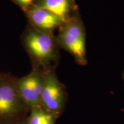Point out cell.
<instances>
[{
    "instance_id": "obj_4",
    "label": "cell",
    "mask_w": 124,
    "mask_h": 124,
    "mask_svg": "<svg viewBox=\"0 0 124 124\" xmlns=\"http://www.w3.org/2000/svg\"><path fill=\"white\" fill-rule=\"evenodd\" d=\"M25 44L32 56L41 63H48L55 56V41L46 32L31 30L25 38Z\"/></svg>"
},
{
    "instance_id": "obj_10",
    "label": "cell",
    "mask_w": 124,
    "mask_h": 124,
    "mask_svg": "<svg viewBox=\"0 0 124 124\" xmlns=\"http://www.w3.org/2000/svg\"><path fill=\"white\" fill-rule=\"evenodd\" d=\"M11 124H27L25 121V120H21V121H19L14 122V123H12Z\"/></svg>"
},
{
    "instance_id": "obj_3",
    "label": "cell",
    "mask_w": 124,
    "mask_h": 124,
    "mask_svg": "<svg viewBox=\"0 0 124 124\" xmlns=\"http://www.w3.org/2000/svg\"><path fill=\"white\" fill-rule=\"evenodd\" d=\"M66 102L64 86L59 80L55 71L52 70L44 71V83L40 105L59 118L64 111Z\"/></svg>"
},
{
    "instance_id": "obj_7",
    "label": "cell",
    "mask_w": 124,
    "mask_h": 124,
    "mask_svg": "<svg viewBox=\"0 0 124 124\" xmlns=\"http://www.w3.org/2000/svg\"><path fill=\"white\" fill-rule=\"evenodd\" d=\"M35 7L46 9L65 23L74 7V0H39Z\"/></svg>"
},
{
    "instance_id": "obj_8",
    "label": "cell",
    "mask_w": 124,
    "mask_h": 124,
    "mask_svg": "<svg viewBox=\"0 0 124 124\" xmlns=\"http://www.w3.org/2000/svg\"><path fill=\"white\" fill-rule=\"evenodd\" d=\"M58 118L41 105L32 107L26 118L27 124H55Z\"/></svg>"
},
{
    "instance_id": "obj_11",
    "label": "cell",
    "mask_w": 124,
    "mask_h": 124,
    "mask_svg": "<svg viewBox=\"0 0 124 124\" xmlns=\"http://www.w3.org/2000/svg\"><path fill=\"white\" fill-rule=\"evenodd\" d=\"M123 78H124V74H123Z\"/></svg>"
},
{
    "instance_id": "obj_9",
    "label": "cell",
    "mask_w": 124,
    "mask_h": 124,
    "mask_svg": "<svg viewBox=\"0 0 124 124\" xmlns=\"http://www.w3.org/2000/svg\"><path fill=\"white\" fill-rule=\"evenodd\" d=\"M35 0H16L17 2L23 8H27L33 3Z\"/></svg>"
},
{
    "instance_id": "obj_1",
    "label": "cell",
    "mask_w": 124,
    "mask_h": 124,
    "mask_svg": "<svg viewBox=\"0 0 124 124\" xmlns=\"http://www.w3.org/2000/svg\"><path fill=\"white\" fill-rule=\"evenodd\" d=\"M30 108L18 92L16 79L0 74V124L25 120Z\"/></svg>"
},
{
    "instance_id": "obj_6",
    "label": "cell",
    "mask_w": 124,
    "mask_h": 124,
    "mask_svg": "<svg viewBox=\"0 0 124 124\" xmlns=\"http://www.w3.org/2000/svg\"><path fill=\"white\" fill-rule=\"evenodd\" d=\"M29 20L38 30L46 32L60 27L64 22L46 9L34 7L28 12Z\"/></svg>"
},
{
    "instance_id": "obj_5",
    "label": "cell",
    "mask_w": 124,
    "mask_h": 124,
    "mask_svg": "<svg viewBox=\"0 0 124 124\" xmlns=\"http://www.w3.org/2000/svg\"><path fill=\"white\" fill-rule=\"evenodd\" d=\"M44 83V71L34 69L28 75L16 79V87L20 95L29 108L40 105Z\"/></svg>"
},
{
    "instance_id": "obj_2",
    "label": "cell",
    "mask_w": 124,
    "mask_h": 124,
    "mask_svg": "<svg viewBox=\"0 0 124 124\" xmlns=\"http://www.w3.org/2000/svg\"><path fill=\"white\" fill-rule=\"evenodd\" d=\"M58 41L79 64H86V35L83 26L79 20L69 18L62 25Z\"/></svg>"
}]
</instances>
